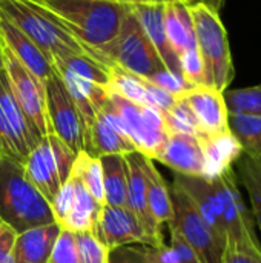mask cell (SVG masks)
<instances>
[{
    "mask_svg": "<svg viewBox=\"0 0 261 263\" xmlns=\"http://www.w3.org/2000/svg\"><path fill=\"white\" fill-rule=\"evenodd\" d=\"M46 9L83 46L98 51L111 43L131 6L111 0H32ZM97 54V52H95Z\"/></svg>",
    "mask_w": 261,
    "mask_h": 263,
    "instance_id": "1",
    "label": "cell"
},
{
    "mask_svg": "<svg viewBox=\"0 0 261 263\" xmlns=\"http://www.w3.org/2000/svg\"><path fill=\"white\" fill-rule=\"evenodd\" d=\"M0 219L17 233L54 222L48 200L29 182L22 162L0 156Z\"/></svg>",
    "mask_w": 261,
    "mask_h": 263,
    "instance_id": "2",
    "label": "cell"
},
{
    "mask_svg": "<svg viewBox=\"0 0 261 263\" xmlns=\"http://www.w3.org/2000/svg\"><path fill=\"white\" fill-rule=\"evenodd\" d=\"M0 15L25 32L49 60L55 55L69 52L97 55L94 51L83 46L46 9L32 0H0Z\"/></svg>",
    "mask_w": 261,
    "mask_h": 263,
    "instance_id": "3",
    "label": "cell"
},
{
    "mask_svg": "<svg viewBox=\"0 0 261 263\" xmlns=\"http://www.w3.org/2000/svg\"><path fill=\"white\" fill-rule=\"evenodd\" d=\"M191 14L195 28V42L203 59L208 86L225 92L235 77L231 46L220 14L206 5H192Z\"/></svg>",
    "mask_w": 261,
    "mask_h": 263,
    "instance_id": "4",
    "label": "cell"
},
{
    "mask_svg": "<svg viewBox=\"0 0 261 263\" xmlns=\"http://www.w3.org/2000/svg\"><path fill=\"white\" fill-rule=\"evenodd\" d=\"M209 180L218 203V216L225 245L261 253L255 222L243 200L238 186V177L234 168H229Z\"/></svg>",
    "mask_w": 261,
    "mask_h": 263,
    "instance_id": "5",
    "label": "cell"
},
{
    "mask_svg": "<svg viewBox=\"0 0 261 263\" xmlns=\"http://www.w3.org/2000/svg\"><path fill=\"white\" fill-rule=\"evenodd\" d=\"M95 52L106 65H115L145 79L168 69L131 11L125 17L117 37Z\"/></svg>",
    "mask_w": 261,
    "mask_h": 263,
    "instance_id": "6",
    "label": "cell"
},
{
    "mask_svg": "<svg viewBox=\"0 0 261 263\" xmlns=\"http://www.w3.org/2000/svg\"><path fill=\"white\" fill-rule=\"evenodd\" d=\"M77 154L54 134L42 137L23 162L25 173L35 190L48 200H54L62 185L71 177Z\"/></svg>",
    "mask_w": 261,
    "mask_h": 263,
    "instance_id": "7",
    "label": "cell"
},
{
    "mask_svg": "<svg viewBox=\"0 0 261 263\" xmlns=\"http://www.w3.org/2000/svg\"><path fill=\"white\" fill-rule=\"evenodd\" d=\"M108 100L120 116L126 134L134 143L135 149L155 160L157 154L162 151L171 136L166 128L163 112L152 106L129 102L112 92H109Z\"/></svg>",
    "mask_w": 261,
    "mask_h": 263,
    "instance_id": "8",
    "label": "cell"
},
{
    "mask_svg": "<svg viewBox=\"0 0 261 263\" xmlns=\"http://www.w3.org/2000/svg\"><path fill=\"white\" fill-rule=\"evenodd\" d=\"M169 188L174 217L168 227L175 230L183 237V240L197 251L203 262L220 263L225 248L223 240L202 217L192 200L175 183H172Z\"/></svg>",
    "mask_w": 261,
    "mask_h": 263,
    "instance_id": "9",
    "label": "cell"
},
{
    "mask_svg": "<svg viewBox=\"0 0 261 263\" xmlns=\"http://www.w3.org/2000/svg\"><path fill=\"white\" fill-rule=\"evenodd\" d=\"M45 96L49 134L58 137L75 154L85 151L86 123L63 80L54 69L45 82Z\"/></svg>",
    "mask_w": 261,
    "mask_h": 263,
    "instance_id": "10",
    "label": "cell"
},
{
    "mask_svg": "<svg viewBox=\"0 0 261 263\" xmlns=\"http://www.w3.org/2000/svg\"><path fill=\"white\" fill-rule=\"evenodd\" d=\"M40 140V133L17 103L3 69L0 72V143L3 154L23 163Z\"/></svg>",
    "mask_w": 261,
    "mask_h": 263,
    "instance_id": "11",
    "label": "cell"
},
{
    "mask_svg": "<svg viewBox=\"0 0 261 263\" xmlns=\"http://www.w3.org/2000/svg\"><path fill=\"white\" fill-rule=\"evenodd\" d=\"M3 69L9 88L20 105L25 116L40 133L42 137L49 134L46 119L45 83L37 79L5 45H3Z\"/></svg>",
    "mask_w": 261,
    "mask_h": 263,
    "instance_id": "12",
    "label": "cell"
},
{
    "mask_svg": "<svg viewBox=\"0 0 261 263\" xmlns=\"http://www.w3.org/2000/svg\"><path fill=\"white\" fill-rule=\"evenodd\" d=\"M91 233L109 251L129 245L154 247L148 231L128 206L103 205Z\"/></svg>",
    "mask_w": 261,
    "mask_h": 263,
    "instance_id": "13",
    "label": "cell"
},
{
    "mask_svg": "<svg viewBox=\"0 0 261 263\" xmlns=\"http://www.w3.org/2000/svg\"><path fill=\"white\" fill-rule=\"evenodd\" d=\"M137 151L126 134L125 125L109 100L97 112L94 122L86 128L85 153L92 157L111 154H129Z\"/></svg>",
    "mask_w": 261,
    "mask_h": 263,
    "instance_id": "14",
    "label": "cell"
},
{
    "mask_svg": "<svg viewBox=\"0 0 261 263\" xmlns=\"http://www.w3.org/2000/svg\"><path fill=\"white\" fill-rule=\"evenodd\" d=\"M180 99L192 111L200 128V136H217L229 131V112L222 91L206 85L194 86Z\"/></svg>",
    "mask_w": 261,
    "mask_h": 263,
    "instance_id": "15",
    "label": "cell"
},
{
    "mask_svg": "<svg viewBox=\"0 0 261 263\" xmlns=\"http://www.w3.org/2000/svg\"><path fill=\"white\" fill-rule=\"evenodd\" d=\"M155 160L171 168L175 174L205 176V154L200 136L171 134Z\"/></svg>",
    "mask_w": 261,
    "mask_h": 263,
    "instance_id": "16",
    "label": "cell"
},
{
    "mask_svg": "<svg viewBox=\"0 0 261 263\" xmlns=\"http://www.w3.org/2000/svg\"><path fill=\"white\" fill-rule=\"evenodd\" d=\"M126 168H128V208L137 216L149 237L154 242V247L165 243V236L162 228L155 223L146 197V179L143 171V154L138 151L125 154Z\"/></svg>",
    "mask_w": 261,
    "mask_h": 263,
    "instance_id": "17",
    "label": "cell"
},
{
    "mask_svg": "<svg viewBox=\"0 0 261 263\" xmlns=\"http://www.w3.org/2000/svg\"><path fill=\"white\" fill-rule=\"evenodd\" d=\"M0 40L2 43L43 83L52 72V63L48 55L15 25L0 15Z\"/></svg>",
    "mask_w": 261,
    "mask_h": 263,
    "instance_id": "18",
    "label": "cell"
},
{
    "mask_svg": "<svg viewBox=\"0 0 261 263\" xmlns=\"http://www.w3.org/2000/svg\"><path fill=\"white\" fill-rule=\"evenodd\" d=\"M131 12L140 22L145 34L154 45L160 59L169 71L180 72V63L177 55L169 46L166 28H165V5H132ZM182 74V72H180Z\"/></svg>",
    "mask_w": 261,
    "mask_h": 263,
    "instance_id": "19",
    "label": "cell"
},
{
    "mask_svg": "<svg viewBox=\"0 0 261 263\" xmlns=\"http://www.w3.org/2000/svg\"><path fill=\"white\" fill-rule=\"evenodd\" d=\"M60 231V225L52 222L18 233L14 248V262L48 263Z\"/></svg>",
    "mask_w": 261,
    "mask_h": 263,
    "instance_id": "20",
    "label": "cell"
},
{
    "mask_svg": "<svg viewBox=\"0 0 261 263\" xmlns=\"http://www.w3.org/2000/svg\"><path fill=\"white\" fill-rule=\"evenodd\" d=\"M165 28L169 46L177 59L185 51L197 46L191 8L183 0L165 5Z\"/></svg>",
    "mask_w": 261,
    "mask_h": 263,
    "instance_id": "21",
    "label": "cell"
},
{
    "mask_svg": "<svg viewBox=\"0 0 261 263\" xmlns=\"http://www.w3.org/2000/svg\"><path fill=\"white\" fill-rule=\"evenodd\" d=\"M200 140L205 154L203 177L206 179H212L232 168V165L243 154L238 142L231 134V131L217 136H200Z\"/></svg>",
    "mask_w": 261,
    "mask_h": 263,
    "instance_id": "22",
    "label": "cell"
},
{
    "mask_svg": "<svg viewBox=\"0 0 261 263\" xmlns=\"http://www.w3.org/2000/svg\"><path fill=\"white\" fill-rule=\"evenodd\" d=\"M143 171L146 179V197H148L149 211L155 223L160 228H163V225L171 223L174 217L171 188L168 186L158 168L154 165V160L146 157L145 154H143Z\"/></svg>",
    "mask_w": 261,
    "mask_h": 263,
    "instance_id": "23",
    "label": "cell"
},
{
    "mask_svg": "<svg viewBox=\"0 0 261 263\" xmlns=\"http://www.w3.org/2000/svg\"><path fill=\"white\" fill-rule=\"evenodd\" d=\"M71 177L74 180V199H72L69 213L66 214L65 220L60 223V228L69 230L72 233L92 231L103 205L98 203L86 191V188L72 173H71Z\"/></svg>",
    "mask_w": 261,
    "mask_h": 263,
    "instance_id": "24",
    "label": "cell"
},
{
    "mask_svg": "<svg viewBox=\"0 0 261 263\" xmlns=\"http://www.w3.org/2000/svg\"><path fill=\"white\" fill-rule=\"evenodd\" d=\"M103 168L105 205L128 206V168L125 154L98 157Z\"/></svg>",
    "mask_w": 261,
    "mask_h": 263,
    "instance_id": "25",
    "label": "cell"
},
{
    "mask_svg": "<svg viewBox=\"0 0 261 263\" xmlns=\"http://www.w3.org/2000/svg\"><path fill=\"white\" fill-rule=\"evenodd\" d=\"M228 126L245 156L261 159V117L229 114Z\"/></svg>",
    "mask_w": 261,
    "mask_h": 263,
    "instance_id": "26",
    "label": "cell"
},
{
    "mask_svg": "<svg viewBox=\"0 0 261 263\" xmlns=\"http://www.w3.org/2000/svg\"><path fill=\"white\" fill-rule=\"evenodd\" d=\"M237 177L249 196L252 217L261 231V159H252L245 154L235 162Z\"/></svg>",
    "mask_w": 261,
    "mask_h": 263,
    "instance_id": "27",
    "label": "cell"
},
{
    "mask_svg": "<svg viewBox=\"0 0 261 263\" xmlns=\"http://www.w3.org/2000/svg\"><path fill=\"white\" fill-rule=\"evenodd\" d=\"M109 66V82L108 89L109 92L120 96L129 102L146 105V79L128 72L115 65Z\"/></svg>",
    "mask_w": 261,
    "mask_h": 263,
    "instance_id": "28",
    "label": "cell"
},
{
    "mask_svg": "<svg viewBox=\"0 0 261 263\" xmlns=\"http://www.w3.org/2000/svg\"><path fill=\"white\" fill-rule=\"evenodd\" d=\"M72 174L82 182L86 191L102 205H105V190H103V168L98 157H92L82 151L77 154Z\"/></svg>",
    "mask_w": 261,
    "mask_h": 263,
    "instance_id": "29",
    "label": "cell"
},
{
    "mask_svg": "<svg viewBox=\"0 0 261 263\" xmlns=\"http://www.w3.org/2000/svg\"><path fill=\"white\" fill-rule=\"evenodd\" d=\"M223 96L229 114L261 117V85L238 89L228 88Z\"/></svg>",
    "mask_w": 261,
    "mask_h": 263,
    "instance_id": "30",
    "label": "cell"
},
{
    "mask_svg": "<svg viewBox=\"0 0 261 263\" xmlns=\"http://www.w3.org/2000/svg\"><path fill=\"white\" fill-rule=\"evenodd\" d=\"M166 128L169 134H191V136H200L198 123L189 109V106L183 102V99H177L175 105L163 112Z\"/></svg>",
    "mask_w": 261,
    "mask_h": 263,
    "instance_id": "31",
    "label": "cell"
},
{
    "mask_svg": "<svg viewBox=\"0 0 261 263\" xmlns=\"http://www.w3.org/2000/svg\"><path fill=\"white\" fill-rule=\"evenodd\" d=\"M180 63V72L185 77V80L192 86H208V77H206V68L203 63V59L198 52V48H191L185 51L178 57Z\"/></svg>",
    "mask_w": 261,
    "mask_h": 263,
    "instance_id": "32",
    "label": "cell"
},
{
    "mask_svg": "<svg viewBox=\"0 0 261 263\" xmlns=\"http://www.w3.org/2000/svg\"><path fill=\"white\" fill-rule=\"evenodd\" d=\"M80 263H109L111 251L91 233H75Z\"/></svg>",
    "mask_w": 261,
    "mask_h": 263,
    "instance_id": "33",
    "label": "cell"
},
{
    "mask_svg": "<svg viewBox=\"0 0 261 263\" xmlns=\"http://www.w3.org/2000/svg\"><path fill=\"white\" fill-rule=\"evenodd\" d=\"M48 263H80L75 233L69 230L60 231Z\"/></svg>",
    "mask_w": 261,
    "mask_h": 263,
    "instance_id": "34",
    "label": "cell"
},
{
    "mask_svg": "<svg viewBox=\"0 0 261 263\" xmlns=\"http://www.w3.org/2000/svg\"><path fill=\"white\" fill-rule=\"evenodd\" d=\"M148 80H151L152 83H155L157 86L163 88L165 91H168L169 94H172L175 97H182L186 91L194 88L192 85H189L185 80V77L180 72H174L169 69H163V71L154 74L152 77H149Z\"/></svg>",
    "mask_w": 261,
    "mask_h": 263,
    "instance_id": "35",
    "label": "cell"
},
{
    "mask_svg": "<svg viewBox=\"0 0 261 263\" xmlns=\"http://www.w3.org/2000/svg\"><path fill=\"white\" fill-rule=\"evenodd\" d=\"M177 99L178 97L169 94L168 91L146 79V106H152L160 112H166L175 105Z\"/></svg>",
    "mask_w": 261,
    "mask_h": 263,
    "instance_id": "36",
    "label": "cell"
},
{
    "mask_svg": "<svg viewBox=\"0 0 261 263\" xmlns=\"http://www.w3.org/2000/svg\"><path fill=\"white\" fill-rule=\"evenodd\" d=\"M109 263H155L146 253L143 245L122 247L109 254Z\"/></svg>",
    "mask_w": 261,
    "mask_h": 263,
    "instance_id": "37",
    "label": "cell"
},
{
    "mask_svg": "<svg viewBox=\"0 0 261 263\" xmlns=\"http://www.w3.org/2000/svg\"><path fill=\"white\" fill-rule=\"evenodd\" d=\"M18 233L0 219V263L14 262V248Z\"/></svg>",
    "mask_w": 261,
    "mask_h": 263,
    "instance_id": "38",
    "label": "cell"
},
{
    "mask_svg": "<svg viewBox=\"0 0 261 263\" xmlns=\"http://www.w3.org/2000/svg\"><path fill=\"white\" fill-rule=\"evenodd\" d=\"M169 228V227H168ZM169 234H171V247L172 250L175 251V256H177V262L178 263H205L202 260V257L197 254V251L188 245L183 237L172 228H169Z\"/></svg>",
    "mask_w": 261,
    "mask_h": 263,
    "instance_id": "39",
    "label": "cell"
},
{
    "mask_svg": "<svg viewBox=\"0 0 261 263\" xmlns=\"http://www.w3.org/2000/svg\"><path fill=\"white\" fill-rule=\"evenodd\" d=\"M220 263H261V253L225 245Z\"/></svg>",
    "mask_w": 261,
    "mask_h": 263,
    "instance_id": "40",
    "label": "cell"
},
{
    "mask_svg": "<svg viewBox=\"0 0 261 263\" xmlns=\"http://www.w3.org/2000/svg\"><path fill=\"white\" fill-rule=\"evenodd\" d=\"M186 5H189V6H192V5H198V3H202V5H206L208 8H211V9H214L215 12H218L220 14V11H222V8H223V5H225V0H183Z\"/></svg>",
    "mask_w": 261,
    "mask_h": 263,
    "instance_id": "41",
    "label": "cell"
},
{
    "mask_svg": "<svg viewBox=\"0 0 261 263\" xmlns=\"http://www.w3.org/2000/svg\"><path fill=\"white\" fill-rule=\"evenodd\" d=\"M111 2H117L122 5H166V3H172V2H178V0H111Z\"/></svg>",
    "mask_w": 261,
    "mask_h": 263,
    "instance_id": "42",
    "label": "cell"
},
{
    "mask_svg": "<svg viewBox=\"0 0 261 263\" xmlns=\"http://www.w3.org/2000/svg\"><path fill=\"white\" fill-rule=\"evenodd\" d=\"M3 71V43L0 40V72Z\"/></svg>",
    "mask_w": 261,
    "mask_h": 263,
    "instance_id": "43",
    "label": "cell"
},
{
    "mask_svg": "<svg viewBox=\"0 0 261 263\" xmlns=\"http://www.w3.org/2000/svg\"><path fill=\"white\" fill-rule=\"evenodd\" d=\"M3 154V151H2V143H0V156Z\"/></svg>",
    "mask_w": 261,
    "mask_h": 263,
    "instance_id": "44",
    "label": "cell"
}]
</instances>
